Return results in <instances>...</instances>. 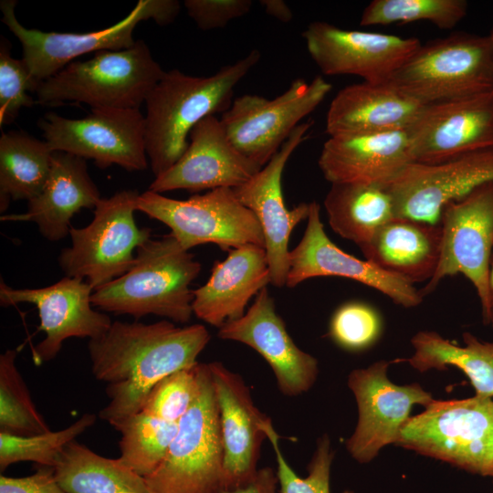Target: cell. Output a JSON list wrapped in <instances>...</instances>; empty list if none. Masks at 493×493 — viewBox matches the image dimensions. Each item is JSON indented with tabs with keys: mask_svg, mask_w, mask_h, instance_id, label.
Here are the masks:
<instances>
[{
	"mask_svg": "<svg viewBox=\"0 0 493 493\" xmlns=\"http://www.w3.org/2000/svg\"><path fill=\"white\" fill-rule=\"evenodd\" d=\"M202 324L179 327L113 321L88 344L94 377L107 384L109 403L99 417L110 425L140 412L151 389L163 378L194 366L210 341Z\"/></svg>",
	"mask_w": 493,
	"mask_h": 493,
	"instance_id": "obj_1",
	"label": "cell"
},
{
	"mask_svg": "<svg viewBox=\"0 0 493 493\" xmlns=\"http://www.w3.org/2000/svg\"><path fill=\"white\" fill-rule=\"evenodd\" d=\"M260 58V52L252 49L208 77L165 71L145 100L146 153L155 177L181 158L195 125L231 106L235 88Z\"/></svg>",
	"mask_w": 493,
	"mask_h": 493,
	"instance_id": "obj_2",
	"label": "cell"
},
{
	"mask_svg": "<svg viewBox=\"0 0 493 493\" xmlns=\"http://www.w3.org/2000/svg\"><path fill=\"white\" fill-rule=\"evenodd\" d=\"M202 266L169 235L150 238L136 251L131 269L93 290L92 306L139 320L148 314L186 323L193 313L192 282Z\"/></svg>",
	"mask_w": 493,
	"mask_h": 493,
	"instance_id": "obj_3",
	"label": "cell"
},
{
	"mask_svg": "<svg viewBox=\"0 0 493 493\" xmlns=\"http://www.w3.org/2000/svg\"><path fill=\"white\" fill-rule=\"evenodd\" d=\"M165 71L146 43L122 50H102L85 61H73L42 81L37 104L85 103L91 109H140Z\"/></svg>",
	"mask_w": 493,
	"mask_h": 493,
	"instance_id": "obj_4",
	"label": "cell"
},
{
	"mask_svg": "<svg viewBox=\"0 0 493 493\" xmlns=\"http://www.w3.org/2000/svg\"><path fill=\"white\" fill-rule=\"evenodd\" d=\"M388 81L424 105L491 93V41L488 36L456 32L421 44Z\"/></svg>",
	"mask_w": 493,
	"mask_h": 493,
	"instance_id": "obj_5",
	"label": "cell"
},
{
	"mask_svg": "<svg viewBox=\"0 0 493 493\" xmlns=\"http://www.w3.org/2000/svg\"><path fill=\"white\" fill-rule=\"evenodd\" d=\"M394 445L491 477L493 400L479 395L433 400L423 413L408 418Z\"/></svg>",
	"mask_w": 493,
	"mask_h": 493,
	"instance_id": "obj_6",
	"label": "cell"
},
{
	"mask_svg": "<svg viewBox=\"0 0 493 493\" xmlns=\"http://www.w3.org/2000/svg\"><path fill=\"white\" fill-rule=\"evenodd\" d=\"M139 195L122 190L101 198L88 226L70 228L71 246L58 259L66 277L83 278L95 290L131 269L137 248L151 238V229L134 218Z\"/></svg>",
	"mask_w": 493,
	"mask_h": 493,
	"instance_id": "obj_7",
	"label": "cell"
},
{
	"mask_svg": "<svg viewBox=\"0 0 493 493\" xmlns=\"http://www.w3.org/2000/svg\"><path fill=\"white\" fill-rule=\"evenodd\" d=\"M224 452L218 408L208 363H202L199 394L178 423L159 467L144 477L150 493H218Z\"/></svg>",
	"mask_w": 493,
	"mask_h": 493,
	"instance_id": "obj_8",
	"label": "cell"
},
{
	"mask_svg": "<svg viewBox=\"0 0 493 493\" xmlns=\"http://www.w3.org/2000/svg\"><path fill=\"white\" fill-rule=\"evenodd\" d=\"M137 211L167 226L170 235L188 251L207 243L228 251L246 245L265 247L257 216L233 188H216L185 200L148 190L140 194Z\"/></svg>",
	"mask_w": 493,
	"mask_h": 493,
	"instance_id": "obj_9",
	"label": "cell"
},
{
	"mask_svg": "<svg viewBox=\"0 0 493 493\" xmlns=\"http://www.w3.org/2000/svg\"><path fill=\"white\" fill-rule=\"evenodd\" d=\"M16 1H1L2 21L20 41L29 73L37 83L49 79L82 55L102 50H122L132 47L137 25L153 20L167 26L180 13L177 0H140L130 14L118 23L86 33L44 32L22 26L16 19Z\"/></svg>",
	"mask_w": 493,
	"mask_h": 493,
	"instance_id": "obj_10",
	"label": "cell"
},
{
	"mask_svg": "<svg viewBox=\"0 0 493 493\" xmlns=\"http://www.w3.org/2000/svg\"><path fill=\"white\" fill-rule=\"evenodd\" d=\"M441 254L433 278L421 289L432 293L440 281L462 274L475 287L483 321L489 322L488 275L493 255V181L446 204L441 213Z\"/></svg>",
	"mask_w": 493,
	"mask_h": 493,
	"instance_id": "obj_11",
	"label": "cell"
},
{
	"mask_svg": "<svg viewBox=\"0 0 493 493\" xmlns=\"http://www.w3.org/2000/svg\"><path fill=\"white\" fill-rule=\"evenodd\" d=\"M331 88L320 76L310 82L296 79L274 99L251 94L236 98L220 121L237 151L263 168Z\"/></svg>",
	"mask_w": 493,
	"mask_h": 493,
	"instance_id": "obj_12",
	"label": "cell"
},
{
	"mask_svg": "<svg viewBox=\"0 0 493 493\" xmlns=\"http://www.w3.org/2000/svg\"><path fill=\"white\" fill-rule=\"evenodd\" d=\"M38 127L53 152L91 159L100 168L118 165L133 172L149 165L145 118L140 109H91L81 119L47 112Z\"/></svg>",
	"mask_w": 493,
	"mask_h": 493,
	"instance_id": "obj_13",
	"label": "cell"
},
{
	"mask_svg": "<svg viewBox=\"0 0 493 493\" xmlns=\"http://www.w3.org/2000/svg\"><path fill=\"white\" fill-rule=\"evenodd\" d=\"M389 365V362L379 361L367 368L355 369L348 376L359 416L345 445L359 463L372 461L383 446L395 444L414 404L425 407L434 400L418 383H392L387 376Z\"/></svg>",
	"mask_w": 493,
	"mask_h": 493,
	"instance_id": "obj_14",
	"label": "cell"
},
{
	"mask_svg": "<svg viewBox=\"0 0 493 493\" xmlns=\"http://www.w3.org/2000/svg\"><path fill=\"white\" fill-rule=\"evenodd\" d=\"M493 181V148L437 163H410L383 185L397 217L439 225L444 206Z\"/></svg>",
	"mask_w": 493,
	"mask_h": 493,
	"instance_id": "obj_15",
	"label": "cell"
},
{
	"mask_svg": "<svg viewBox=\"0 0 493 493\" xmlns=\"http://www.w3.org/2000/svg\"><path fill=\"white\" fill-rule=\"evenodd\" d=\"M302 37L323 74L354 75L367 82L388 81L421 46L416 37L347 30L322 21L310 23Z\"/></svg>",
	"mask_w": 493,
	"mask_h": 493,
	"instance_id": "obj_16",
	"label": "cell"
},
{
	"mask_svg": "<svg viewBox=\"0 0 493 493\" xmlns=\"http://www.w3.org/2000/svg\"><path fill=\"white\" fill-rule=\"evenodd\" d=\"M93 290L85 279L70 277L38 288H14L1 281L0 304L29 303L37 308L38 330L46 336L35 346L33 358L41 363L54 359L66 340L95 339L110 327V318L92 308Z\"/></svg>",
	"mask_w": 493,
	"mask_h": 493,
	"instance_id": "obj_17",
	"label": "cell"
},
{
	"mask_svg": "<svg viewBox=\"0 0 493 493\" xmlns=\"http://www.w3.org/2000/svg\"><path fill=\"white\" fill-rule=\"evenodd\" d=\"M413 163H437L493 148V92L423 107L405 131Z\"/></svg>",
	"mask_w": 493,
	"mask_h": 493,
	"instance_id": "obj_18",
	"label": "cell"
},
{
	"mask_svg": "<svg viewBox=\"0 0 493 493\" xmlns=\"http://www.w3.org/2000/svg\"><path fill=\"white\" fill-rule=\"evenodd\" d=\"M312 122L296 127L271 160L250 180L234 188L239 201L257 216L265 238V250L271 274V284L286 285L289 270L288 242L300 222L308 219L309 203L292 209L286 206L282 192V174L294 151L308 138Z\"/></svg>",
	"mask_w": 493,
	"mask_h": 493,
	"instance_id": "obj_19",
	"label": "cell"
},
{
	"mask_svg": "<svg viewBox=\"0 0 493 493\" xmlns=\"http://www.w3.org/2000/svg\"><path fill=\"white\" fill-rule=\"evenodd\" d=\"M218 408L224 452L223 488L251 481L258 467L266 427L272 422L252 400L243 378L219 362L208 363Z\"/></svg>",
	"mask_w": 493,
	"mask_h": 493,
	"instance_id": "obj_20",
	"label": "cell"
},
{
	"mask_svg": "<svg viewBox=\"0 0 493 493\" xmlns=\"http://www.w3.org/2000/svg\"><path fill=\"white\" fill-rule=\"evenodd\" d=\"M309 205L304 235L289 250L287 287L294 288L316 277H341L372 288L404 308L422 302L424 298L413 284L339 248L324 231L319 204L313 201Z\"/></svg>",
	"mask_w": 493,
	"mask_h": 493,
	"instance_id": "obj_21",
	"label": "cell"
},
{
	"mask_svg": "<svg viewBox=\"0 0 493 493\" xmlns=\"http://www.w3.org/2000/svg\"><path fill=\"white\" fill-rule=\"evenodd\" d=\"M217 335L258 352L271 367L278 387L286 396L307 393L317 380V359L295 344L267 288L241 318L219 328Z\"/></svg>",
	"mask_w": 493,
	"mask_h": 493,
	"instance_id": "obj_22",
	"label": "cell"
},
{
	"mask_svg": "<svg viewBox=\"0 0 493 493\" xmlns=\"http://www.w3.org/2000/svg\"><path fill=\"white\" fill-rule=\"evenodd\" d=\"M189 139L181 158L155 177L150 191L162 194L173 190L198 193L221 187L234 189L262 169L237 151L215 116L206 117L195 125Z\"/></svg>",
	"mask_w": 493,
	"mask_h": 493,
	"instance_id": "obj_23",
	"label": "cell"
},
{
	"mask_svg": "<svg viewBox=\"0 0 493 493\" xmlns=\"http://www.w3.org/2000/svg\"><path fill=\"white\" fill-rule=\"evenodd\" d=\"M413 163L405 131L330 136L318 164L330 184L384 185Z\"/></svg>",
	"mask_w": 493,
	"mask_h": 493,
	"instance_id": "obj_24",
	"label": "cell"
},
{
	"mask_svg": "<svg viewBox=\"0 0 493 493\" xmlns=\"http://www.w3.org/2000/svg\"><path fill=\"white\" fill-rule=\"evenodd\" d=\"M271 283L265 247L246 245L215 262L206 283L194 290L193 313L221 328L241 318L249 300Z\"/></svg>",
	"mask_w": 493,
	"mask_h": 493,
	"instance_id": "obj_25",
	"label": "cell"
},
{
	"mask_svg": "<svg viewBox=\"0 0 493 493\" xmlns=\"http://www.w3.org/2000/svg\"><path fill=\"white\" fill-rule=\"evenodd\" d=\"M100 199L86 160L71 153L54 152L45 186L28 202L27 211L4 215L0 219L33 222L47 240L59 241L69 235L72 217L83 208L94 210Z\"/></svg>",
	"mask_w": 493,
	"mask_h": 493,
	"instance_id": "obj_26",
	"label": "cell"
},
{
	"mask_svg": "<svg viewBox=\"0 0 493 493\" xmlns=\"http://www.w3.org/2000/svg\"><path fill=\"white\" fill-rule=\"evenodd\" d=\"M424 106L389 81L349 85L330 102L326 131L334 136L406 131Z\"/></svg>",
	"mask_w": 493,
	"mask_h": 493,
	"instance_id": "obj_27",
	"label": "cell"
},
{
	"mask_svg": "<svg viewBox=\"0 0 493 493\" xmlns=\"http://www.w3.org/2000/svg\"><path fill=\"white\" fill-rule=\"evenodd\" d=\"M441 243L440 225L395 216L360 249L366 260L414 284L433 278Z\"/></svg>",
	"mask_w": 493,
	"mask_h": 493,
	"instance_id": "obj_28",
	"label": "cell"
},
{
	"mask_svg": "<svg viewBox=\"0 0 493 493\" xmlns=\"http://www.w3.org/2000/svg\"><path fill=\"white\" fill-rule=\"evenodd\" d=\"M324 207L332 230L359 247L396 216L391 194L378 184H331Z\"/></svg>",
	"mask_w": 493,
	"mask_h": 493,
	"instance_id": "obj_29",
	"label": "cell"
},
{
	"mask_svg": "<svg viewBox=\"0 0 493 493\" xmlns=\"http://www.w3.org/2000/svg\"><path fill=\"white\" fill-rule=\"evenodd\" d=\"M464 345H456L429 330L414 335L412 367L421 372L443 371L447 366L461 370L469 379L476 395L493 397V341H481L470 332L463 333Z\"/></svg>",
	"mask_w": 493,
	"mask_h": 493,
	"instance_id": "obj_30",
	"label": "cell"
},
{
	"mask_svg": "<svg viewBox=\"0 0 493 493\" xmlns=\"http://www.w3.org/2000/svg\"><path fill=\"white\" fill-rule=\"evenodd\" d=\"M53 468L65 493H150L144 477L119 458L98 455L77 440L64 447Z\"/></svg>",
	"mask_w": 493,
	"mask_h": 493,
	"instance_id": "obj_31",
	"label": "cell"
},
{
	"mask_svg": "<svg viewBox=\"0 0 493 493\" xmlns=\"http://www.w3.org/2000/svg\"><path fill=\"white\" fill-rule=\"evenodd\" d=\"M53 151L46 141L21 131L0 138V211L11 201L27 202L43 190L50 173Z\"/></svg>",
	"mask_w": 493,
	"mask_h": 493,
	"instance_id": "obj_32",
	"label": "cell"
},
{
	"mask_svg": "<svg viewBox=\"0 0 493 493\" xmlns=\"http://www.w3.org/2000/svg\"><path fill=\"white\" fill-rule=\"evenodd\" d=\"M121 434L120 461L142 477L162 463L178 432V423L140 411L110 424Z\"/></svg>",
	"mask_w": 493,
	"mask_h": 493,
	"instance_id": "obj_33",
	"label": "cell"
},
{
	"mask_svg": "<svg viewBox=\"0 0 493 493\" xmlns=\"http://www.w3.org/2000/svg\"><path fill=\"white\" fill-rule=\"evenodd\" d=\"M16 351L0 355V432L28 436L50 431L16 365Z\"/></svg>",
	"mask_w": 493,
	"mask_h": 493,
	"instance_id": "obj_34",
	"label": "cell"
},
{
	"mask_svg": "<svg viewBox=\"0 0 493 493\" xmlns=\"http://www.w3.org/2000/svg\"><path fill=\"white\" fill-rule=\"evenodd\" d=\"M466 0H373L362 11V26L427 21L452 29L467 14Z\"/></svg>",
	"mask_w": 493,
	"mask_h": 493,
	"instance_id": "obj_35",
	"label": "cell"
},
{
	"mask_svg": "<svg viewBox=\"0 0 493 493\" xmlns=\"http://www.w3.org/2000/svg\"><path fill=\"white\" fill-rule=\"evenodd\" d=\"M96 418L94 414H84L63 429L28 436L0 432V470L23 461L54 467L64 447L93 425Z\"/></svg>",
	"mask_w": 493,
	"mask_h": 493,
	"instance_id": "obj_36",
	"label": "cell"
},
{
	"mask_svg": "<svg viewBox=\"0 0 493 493\" xmlns=\"http://www.w3.org/2000/svg\"><path fill=\"white\" fill-rule=\"evenodd\" d=\"M266 435L276 456V472L280 493H330V476L334 452L328 435L318 438L305 477H299L287 462L279 446L280 436L272 423L266 427ZM343 493L353 492L345 490Z\"/></svg>",
	"mask_w": 493,
	"mask_h": 493,
	"instance_id": "obj_37",
	"label": "cell"
},
{
	"mask_svg": "<svg viewBox=\"0 0 493 493\" xmlns=\"http://www.w3.org/2000/svg\"><path fill=\"white\" fill-rule=\"evenodd\" d=\"M201 376V362L167 375L151 389L141 411L179 423L199 394Z\"/></svg>",
	"mask_w": 493,
	"mask_h": 493,
	"instance_id": "obj_38",
	"label": "cell"
},
{
	"mask_svg": "<svg viewBox=\"0 0 493 493\" xmlns=\"http://www.w3.org/2000/svg\"><path fill=\"white\" fill-rule=\"evenodd\" d=\"M383 319L372 305L350 301L341 305L332 314L329 336L341 348L361 351L372 347L381 337Z\"/></svg>",
	"mask_w": 493,
	"mask_h": 493,
	"instance_id": "obj_39",
	"label": "cell"
},
{
	"mask_svg": "<svg viewBox=\"0 0 493 493\" xmlns=\"http://www.w3.org/2000/svg\"><path fill=\"white\" fill-rule=\"evenodd\" d=\"M10 44L1 37L0 44V125L12 123L21 109L30 108L37 101L28 94L39 83L33 79L23 59L12 57Z\"/></svg>",
	"mask_w": 493,
	"mask_h": 493,
	"instance_id": "obj_40",
	"label": "cell"
},
{
	"mask_svg": "<svg viewBox=\"0 0 493 493\" xmlns=\"http://www.w3.org/2000/svg\"><path fill=\"white\" fill-rule=\"evenodd\" d=\"M184 5L188 16L202 30L225 27L234 19L249 13L251 0H185Z\"/></svg>",
	"mask_w": 493,
	"mask_h": 493,
	"instance_id": "obj_41",
	"label": "cell"
},
{
	"mask_svg": "<svg viewBox=\"0 0 493 493\" xmlns=\"http://www.w3.org/2000/svg\"><path fill=\"white\" fill-rule=\"evenodd\" d=\"M0 493H65L55 477L54 468L38 466L37 471L24 477L1 475Z\"/></svg>",
	"mask_w": 493,
	"mask_h": 493,
	"instance_id": "obj_42",
	"label": "cell"
},
{
	"mask_svg": "<svg viewBox=\"0 0 493 493\" xmlns=\"http://www.w3.org/2000/svg\"><path fill=\"white\" fill-rule=\"evenodd\" d=\"M218 493H280L277 472L270 467L258 468L247 484L233 488H222Z\"/></svg>",
	"mask_w": 493,
	"mask_h": 493,
	"instance_id": "obj_43",
	"label": "cell"
},
{
	"mask_svg": "<svg viewBox=\"0 0 493 493\" xmlns=\"http://www.w3.org/2000/svg\"><path fill=\"white\" fill-rule=\"evenodd\" d=\"M260 5L268 16L280 22L288 23L293 18L291 9L283 0H261Z\"/></svg>",
	"mask_w": 493,
	"mask_h": 493,
	"instance_id": "obj_44",
	"label": "cell"
},
{
	"mask_svg": "<svg viewBox=\"0 0 493 493\" xmlns=\"http://www.w3.org/2000/svg\"><path fill=\"white\" fill-rule=\"evenodd\" d=\"M488 288H489V303H490V315H489V320H490L491 312L493 311V255L491 258L489 275H488Z\"/></svg>",
	"mask_w": 493,
	"mask_h": 493,
	"instance_id": "obj_45",
	"label": "cell"
},
{
	"mask_svg": "<svg viewBox=\"0 0 493 493\" xmlns=\"http://www.w3.org/2000/svg\"><path fill=\"white\" fill-rule=\"evenodd\" d=\"M490 41H491V44H492V47H493V26H492V29L490 31V33L488 35Z\"/></svg>",
	"mask_w": 493,
	"mask_h": 493,
	"instance_id": "obj_46",
	"label": "cell"
},
{
	"mask_svg": "<svg viewBox=\"0 0 493 493\" xmlns=\"http://www.w3.org/2000/svg\"><path fill=\"white\" fill-rule=\"evenodd\" d=\"M489 324L493 327V311L491 312Z\"/></svg>",
	"mask_w": 493,
	"mask_h": 493,
	"instance_id": "obj_47",
	"label": "cell"
},
{
	"mask_svg": "<svg viewBox=\"0 0 493 493\" xmlns=\"http://www.w3.org/2000/svg\"><path fill=\"white\" fill-rule=\"evenodd\" d=\"M491 477H492V483H493V473H492V475H491ZM492 493H493V490H492Z\"/></svg>",
	"mask_w": 493,
	"mask_h": 493,
	"instance_id": "obj_48",
	"label": "cell"
}]
</instances>
